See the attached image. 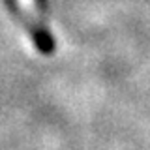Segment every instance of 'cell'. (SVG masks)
I'll return each instance as SVG.
<instances>
[{
    "label": "cell",
    "mask_w": 150,
    "mask_h": 150,
    "mask_svg": "<svg viewBox=\"0 0 150 150\" xmlns=\"http://www.w3.org/2000/svg\"><path fill=\"white\" fill-rule=\"evenodd\" d=\"M19 6L23 8V11L26 13V17L32 21V25L36 26L38 32H43V26H41L40 15H38V9H36V0H17Z\"/></svg>",
    "instance_id": "1"
}]
</instances>
